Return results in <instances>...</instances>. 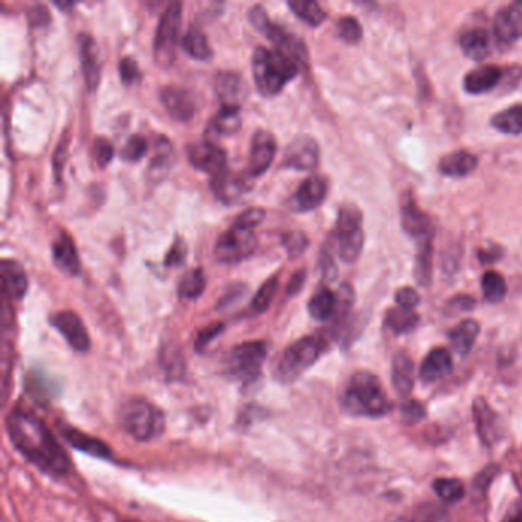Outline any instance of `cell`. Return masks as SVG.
I'll list each match as a JSON object with an SVG mask.
<instances>
[{
  "mask_svg": "<svg viewBox=\"0 0 522 522\" xmlns=\"http://www.w3.org/2000/svg\"><path fill=\"white\" fill-rule=\"evenodd\" d=\"M460 45L464 56L469 57L470 60H475V62L487 59L492 53L490 34L483 28L467 31L461 37Z\"/></svg>",
  "mask_w": 522,
  "mask_h": 522,
  "instance_id": "f1b7e54d",
  "label": "cell"
},
{
  "mask_svg": "<svg viewBox=\"0 0 522 522\" xmlns=\"http://www.w3.org/2000/svg\"><path fill=\"white\" fill-rule=\"evenodd\" d=\"M434 490L446 503H457L466 492L463 481L458 480V478H440V480L435 481Z\"/></svg>",
  "mask_w": 522,
  "mask_h": 522,
  "instance_id": "60d3db41",
  "label": "cell"
},
{
  "mask_svg": "<svg viewBox=\"0 0 522 522\" xmlns=\"http://www.w3.org/2000/svg\"><path fill=\"white\" fill-rule=\"evenodd\" d=\"M66 154H68V137H63L57 144L56 152L53 157V170L56 183H60V178L63 175V166L66 163Z\"/></svg>",
  "mask_w": 522,
  "mask_h": 522,
  "instance_id": "816d5d0a",
  "label": "cell"
},
{
  "mask_svg": "<svg viewBox=\"0 0 522 522\" xmlns=\"http://www.w3.org/2000/svg\"><path fill=\"white\" fill-rule=\"evenodd\" d=\"M181 19H183V7L178 2L167 5L166 10L161 14L154 39V54L158 65H172L173 59H175Z\"/></svg>",
  "mask_w": 522,
  "mask_h": 522,
  "instance_id": "9c48e42d",
  "label": "cell"
},
{
  "mask_svg": "<svg viewBox=\"0 0 522 522\" xmlns=\"http://www.w3.org/2000/svg\"><path fill=\"white\" fill-rule=\"evenodd\" d=\"M210 189L213 195L218 198L221 203L235 204L238 203L242 193L245 192V181L242 178L236 177L229 170L215 175L210 180Z\"/></svg>",
  "mask_w": 522,
  "mask_h": 522,
  "instance_id": "484cf974",
  "label": "cell"
},
{
  "mask_svg": "<svg viewBox=\"0 0 522 522\" xmlns=\"http://www.w3.org/2000/svg\"><path fill=\"white\" fill-rule=\"evenodd\" d=\"M49 323L65 337L68 345L77 353H86L91 348L88 330L83 325L79 314L74 311H59L49 317Z\"/></svg>",
  "mask_w": 522,
  "mask_h": 522,
  "instance_id": "9a60e30c",
  "label": "cell"
},
{
  "mask_svg": "<svg viewBox=\"0 0 522 522\" xmlns=\"http://www.w3.org/2000/svg\"><path fill=\"white\" fill-rule=\"evenodd\" d=\"M265 218V210L261 207H250V209L242 212L241 215L236 218L235 224L244 227V229L255 230L259 224H262Z\"/></svg>",
  "mask_w": 522,
  "mask_h": 522,
  "instance_id": "681fc988",
  "label": "cell"
},
{
  "mask_svg": "<svg viewBox=\"0 0 522 522\" xmlns=\"http://www.w3.org/2000/svg\"><path fill=\"white\" fill-rule=\"evenodd\" d=\"M478 167V158L467 151L452 152L441 158L438 169L449 178H464Z\"/></svg>",
  "mask_w": 522,
  "mask_h": 522,
  "instance_id": "83f0119b",
  "label": "cell"
},
{
  "mask_svg": "<svg viewBox=\"0 0 522 522\" xmlns=\"http://www.w3.org/2000/svg\"><path fill=\"white\" fill-rule=\"evenodd\" d=\"M301 63L279 49L258 46L253 51L252 72L256 88L264 97H275L291 80L296 79Z\"/></svg>",
  "mask_w": 522,
  "mask_h": 522,
  "instance_id": "7a4b0ae2",
  "label": "cell"
},
{
  "mask_svg": "<svg viewBox=\"0 0 522 522\" xmlns=\"http://www.w3.org/2000/svg\"><path fill=\"white\" fill-rule=\"evenodd\" d=\"M385 322L386 327L394 331L395 334H406L415 330L418 322H420V317L414 311L403 310V308L397 307L386 313Z\"/></svg>",
  "mask_w": 522,
  "mask_h": 522,
  "instance_id": "8d00e7d4",
  "label": "cell"
},
{
  "mask_svg": "<svg viewBox=\"0 0 522 522\" xmlns=\"http://www.w3.org/2000/svg\"><path fill=\"white\" fill-rule=\"evenodd\" d=\"M267 360V346L264 342H244L235 346L226 360V376L233 382L248 388L258 382Z\"/></svg>",
  "mask_w": 522,
  "mask_h": 522,
  "instance_id": "8992f818",
  "label": "cell"
},
{
  "mask_svg": "<svg viewBox=\"0 0 522 522\" xmlns=\"http://www.w3.org/2000/svg\"><path fill=\"white\" fill-rule=\"evenodd\" d=\"M79 53L86 88H88V91H95L100 79H102V63H100V51H98L97 43L89 34H80Z\"/></svg>",
  "mask_w": 522,
  "mask_h": 522,
  "instance_id": "ac0fdd59",
  "label": "cell"
},
{
  "mask_svg": "<svg viewBox=\"0 0 522 522\" xmlns=\"http://www.w3.org/2000/svg\"><path fill=\"white\" fill-rule=\"evenodd\" d=\"M181 46L193 59L203 60V62L212 59L213 51L209 39H207V34L196 25L187 28L183 39H181Z\"/></svg>",
  "mask_w": 522,
  "mask_h": 522,
  "instance_id": "1f68e13d",
  "label": "cell"
},
{
  "mask_svg": "<svg viewBox=\"0 0 522 522\" xmlns=\"http://www.w3.org/2000/svg\"><path fill=\"white\" fill-rule=\"evenodd\" d=\"M492 126L501 134H522V105L512 106L496 114L492 118Z\"/></svg>",
  "mask_w": 522,
  "mask_h": 522,
  "instance_id": "e575fe53",
  "label": "cell"
},
{
  "mask_svg": "<svg viewBox=\"0 0 522 522\" xmlns=\"http://www.w3.org/2000/svg\"><path fill=\"white\" fill-rule=\"evenodd\" d=\"M7 431L17 451L43 474L62 478L71 472L68 454L37 415L14 409L7 417Z\"/></svg>",
  "mask_w": 522,
  "mask_h": 522,
  "instance_id": "6da1fadb",
  "label": "cell"
},
{
  "mask_svg": "<svg viewBox=\"0 0 522 522\" xmlns=\"http://www.w3.org/2000/svg\"><path fill=\"white\" fill-rule=\"evenodd\" d=\"M305 279H307V271L304 268L297 270L293 276H291L290 282H288L287 291L290 296L299 293L304 287Z\"/></svg>",
  "mask_w": 522,
  "mask_h": 522,
  "instance_id": "6f0895ef",
  "label": "cell"
},
{
  "mask_svg": "<svg viewBox=\"0 0 522 522\" xmlns=\"http://www.w3.org/2000/svg\"><path fill=\"white\" fill-rule=\"evenodd\" d=\"M187 158L195 169L212 177L227 170V152L212 141H196L187 147Z\"/></svg>",
  "mask_w": 522,
  "mask_h": 522,
  "instance_id": "4fadbf2b",
  "label": "cell"
},
{
  "mask_svg": "<svg viewBox=\"0 0 522 522\" xmlns=\"http://www.w3.org/2000/svg\"><path fill=\"white\" fill-rule=\"evenodd\" d=\"M402 224L405 232L417 242L418 252L432 248L434 226H432L431 218L418 209L412 196H406L403 200Z\"/></svg>",
  "mask_w": 522,
  "mask_h": 522,
  "instance_id": "8fae6325",
  "label": "cell"
},
{
  "mask_svg": "<svg viewBox=\"0 0 522 522\" xmlns=\"http://www.w3.org/2000/svg\"><path fill=\"white\" fill-rule=\"evenodd\" d=\"M222 330H224V325H222V323H215V325H210L206 330L201 331V333L198 334V337H196V350H203L204 346L209 345V343L212 342L219 333H222Z\"/></svg>",
  "mask_w": 522,
  "mask_h": 522,
  "instance_id": "f5cc1de1",
  "label": "cell"
},
{
  "mask_svg": "<svg viewBox=\"0 0 522 522\" xmlns=\"http://www.w3.org/2000/svg\"><path fill=\"white\" fill-rule=\"evenodd\" d=\"M282 244L291 259L301 256L308 248V238L302 232H288L282 236Z\"/></svg>",
  "mask_w": 522,
  "mask_h": 522,
  "instance_id": "f6af8a7d",
  "label": "cell"
},
{
  "mask_svg": "<svg viewBox=\"0 0 522 522\" xmlns=\"http://www.w3.org/2000/svg\"><path fill=\"white\" fill-rule=\"evenodd\" d=\"M118 421L123 431L138 441L154 440L166 429L163 411L144 399L124 402L118 412Z\"/></svg>",
  "mask_w": 522,
  "mask_h": 522,
  "instance_id": "277c9868",
  "label": "cell"
},
{
  "mask_svg": "<svg viewBox=\"0 0 522 522\" xmlns=\"http://www.w3.org/2000/svg\"><path fill=\"white\" fill-rule=\"evenodd\" d=\"M287 5L299 19L304 20L310 27H319L320 23L327 19V13L314 0H290Z\"/></svg>",
  "mask_w": 522,
  "mask_h": 522,
  "instance_id": "d590c367",
  "label": "cell"
},
{
  "mask_svg": "<svg viewBox=\"0 0 522 522\" xmlns=\"http://www.w3.org/2000/svg\"><path fill=\"white\" fill-rule=\"evenodd\" d=\"M215 92L224 108H241L247 98L248 88L238 72L219 71L215 77Z\"/></svg>",
  "mask_w": 522,
  "mask_h": 522,
  "instance_id": "e0dca14e",
  "label": "cell"
},
{
  "mask_svg": "<svg viewBox=\"0 0 522 522\" xmlns=\"http://www.w3.org/2000/svg\"><path fill=\"white\" fill-rule=\"evenodd\" d=\"M146 152V138L141 137V135H131V137L128 138V141L124 143L120 155L124 161H129V163H137V161H140L141 158L146 155Z\"/></svg>",
  "mask_w": 522,
  "mask_h": 522,
  "instance_id": "ee69618b",
  "label": "cell"
},
{
  "mask_svg": "<svg viewBox=\"0 0 522 522\" xmlns=\"http://www.w3.org/2000/svg\"><path fill=\"white\" fill-rule=\"evenodd\" d=\"M320 267H322L323 276H325V278H336V265H334V261L333 259H331L330 255L322 256V261H320Z\"/></svg>",
  "mask_w": 522,
  "mask_h": 522,
  "instance_id": "91938a15",
  "label": "cell"
},
{
  "mask_svg": "<svg viewBox=\"0 0 522 522\" xmlns=\"http://www.w3.org/2000/svg\"><path fill=\"white\" fill-rule=\"evenodd\" d=\"M402 414L406 423H409V425H415L417 421H420L421 418L425 417V409H423V406H421L420 403L409 402L403 406Z\"/></svg>",
  "mask_w": 522,
  "mask_h": 522,
  "instance_id": "11a10c76",
  "label": "cell"
},
{
  "mask_svg": "<svg viewBox=\"0 0 522 522\" xmlns=\"http://www.w3.org/2000/svg\"><path fill=\"white\" fill-rule=\"evenodd\" d=\"M342 405L350 414L371 418L383 417L391 409L380 380L366 371L351 377L342 395Z\"/></svg>",
  "mask_w": 522,
  "mask_h": 522,
  "instance_id": "3957f363",
  "label": "cell"
},
{
  "mask_svg": "<svg viewBox=\"0 0 522 522\" xmlns=\"http://www.w3.org/2000/svg\"><path fill=\"white\" fill-rule=\"evenodd\" d=\"M51 20V16H49V11L46 10L43 5H36V7L31 8L30 10V22L34 27H43L46 23Z\"/></svg>",
  "mask_w": 522,
  "mask_h": 522,
  "instance_id": "9f6ffc18",
  "label": "cell"
},
{
  "mask_svg": "<svg viewBox=\"0 0 522 522\" xmlns=\"http://www.w3.org/2000/svg\"><path fill=\"white\" fill-rule=\"evenodd\" d=\"M241 108L221 106L210 121V131L218 135H233L241 129Z\"/></svg>",
  "mask_w": 522,
  "mask_h": 522,
  "instance_id": "836d02e7",
  "label": "cell"
},
{
  "mask_svg": "<svg viewBox=\"0 0 522 522\" xmlns=\"http://www.w3.org/2000/svg\"><path fill=\"white\" fill-rule=\"evenodd\" d=\"M248 20H250L255 30L264 34L275 45V49H279L282 53L293 57L296 62L301 63V66L307 62L308 51L304 42L299 37L294 36V34L288 33L285 28L279 27L278 23L271 22L270 17L267 16V11H265L262 5H253L248 10Z\"/></svg>",
  "mask_w": 522,
  "mask_h": 522,
  "instance_id": "52a82bcc",
  "label": "cell"
},
{
  "mask_svg": "<svg viewBox=\"0 0 522 522\" xmlns=\"http://www.w3.org/2000/svg\"><path fill=\"white\" fill-rule=\"evenodd\" d=\"M327 192V180L320 175H311L297 187L293 195V209L297 212H311L323 203Z\"/></svg>",
  "mask_w": 522,
  "mask_h": 522,
  "instance_id": "d6986e66",
  "label": "cell"
},
{
  "mask_svg": "<svg viewBox=\"0 0 522 522\" xmlns=\"http://www.w3.org/2000/svg\"><path fill=\"white\" fill-rule=\"evenodd\" d=\"M187 256V245L186 242L181 238L175 239L173 244L170 245L169 252L166 253L164 258V265L167 268H177L186 262Z\"/></svg>",
  "mask_w": 522,
  "mask_h": 522,
  "instance_id": "7dc6e473",
  "label": "cell"
},
{
  "mask_svg": "<svg viewBox=\"0 0 522 522\" xmlns=\"http://www.w3.org/2000/svg\"><path fill=\"white\" fill-rule=\"evenodd\" d=\"M452 371V357L444 348L432 350L420 366V379L425 383H434L446 377Z\"/></svg>",
  "mask_w": 522,
  "mask_h": 522,
  "instance_id": "4316f807",
  "label": "cell"
},
{
  "mask_svg": "<svg viewBox=\"0 0 522 522\" xmlns=\"http://www.w3.org/2000/svg\"><path fill=\"white\" fill-rule=\"evenodd\" d=\"M495 34L504 45L522 37V2L501 8L495 16Z\"/></svg>",
  "mask_w": 522,
  "mask_h": 522,
  "instance_id": "ffe728a7",
  "label": "cell"
},
{
  "mask_svg": "<svg viewBox=\"0 0 522 522\" xmlns=\"http://www.w3.org/2000/svg\"><path fill=\"white\" fill-rule=\"evenodd\" d=\"M337 34L346 43H357L362 39L363 30L359 20L353 16L340 17L336 25Z\"/></svg>",
  "mask_w": 522,
  "mask_h": 522,
  "instance_id": "7bdbcfd3",
  "label": "cell"
},
{
  "mask_svg": "<svg viewBox=\"0 0 522 522\" xmlns=\"http://www.w3.org/2000/svg\"><path fill=\"white\" fill-rule=\"evenodd\" d=\"M95 161L98 167H106L114 158V146L105 137H97L94 141Z\"/></svg>",
  "mask_w": 522,
  "mask_h": 522,
  "instance_id": "c3c4849f",
  "label": "cell"
},
{
  "mask_svg": "<svg viewBox=\"0 0 522 522\" xmlns=\"http://www.w3.org/2000/svg\"><path fill=\"white\" fill-rule=\"evenodd\" d=\"M118 74H120L121 82L126 86L134 85V83L140 82L141 79L138 63L132 57H123L120 60V63H118Z\"/></svg>",
  "mask_w": 522,
  "mask_h": 522,
  "instance_id": "bcb514c9",
  "label": "cell"
},
{
  "mask_svg": "<svg viewBox=\"0 0 522 522\" xmlns=\"http://www.w3.org/2000/svg\"><path fill=\"white\" fill-rule=\"evenodd\" d=\"M258 248L253 230L233 224L230 229L219 236L215 245V256L221 264H238L250 258Z\"/></svg>",
  "mask_w": 522,
  "mask_h": 522,
  "instance_id": "30bf717a",
  "label": "cell"
},
{
  "mask_svg": "<svg viewBox=\"0 0 522 522\" xmlns=\"http://www.w3.org/2000/svg\"><path fill=\"white\" fill-rule=\"evenodd\" d=\"M475 305V299L470 296H457L449 302V308H455V310L467 311L472 310Z\"/></svg>",
  "mask_w": 522,
  "mask_h": 522,
  "instance_id": "680465c9",
  "label": "cell"
},
{
  "mask_svg": "<svg viewBox=\"0 0 522 522\" xmlns=\"http://www.w3.org/2000/svg\"><path fill=\"white\" fill-rule=\"evenodd\" d=\"M481 288H483L486 301L490 304H500L507 294L506 279L496 271L484 273L483 279H481Z\"/></svg>",
  "mask_w": 522,
  "mask_h": 522,
  "instance_id": "f35d334b",
  "label": "cell"
},
{
  "mask_svg": "<svg viewBox=\"0 0 522 522\" xmlns=\"http://www.w3.org/2000/svg\"><path fill=\"white\" fill-rule=\"evenodd\" d=\"M160 100L173 120L184 123L192 120L196 114V97L190 89L175 85L164 86L160 91Z\"/></svg>",
  "mask_w": 522,
  "mask_h": 522,
  "instance_id": "2e32d148",
  "label": "cell"
},
{
  "mask_svg": "<svg viewBox=\"0 0 522 522\" xmlns=\"http://www.w3.org/2000/svg\"><path fill=\"white\" fill-rule=\"evenodd\" d=\"M60 432H62L63 438H65L69 446L83 452V454L89 455V457L102 458V460H112L114 458L111 447L103 443L102 440H98V438L83 434L79 429L69 428V426L60 428Z\"/></svg>",
  "mask_w": 522,
  "mask_h": 522,
  "instance_id": "603a6c76",
  "label": "cell"
},
{
  "mask_svg": "<svg viewBox=\"0 0 522 522\" xmlns=\"http://www.w3.org/2000/svg\"><path fill=\"white\" fill-rule=\"evenodd\" d=\"M504 79L503 69L495 65H483L464 77V89L469 94L480 95L492 91Z\"/></svg>",
  "mask_w": 522,
  "mask_h": 522,
  "instance_id": "d4e9b609",
  "label": "cell"
},
{
  "mask_svg": "<svg viewBox=\"0 0 522 522\" xmlns=\"http://www.w3.org/2000/svg\"><path fill=\"white\" fill-rule=\"evenodd\" d=\"M337 252L343 262H356L362 253L363 235L362 213L357 207L345 206L340 209L336 224Z\"/></svg>",
  "mask_w": 522,
  "mask_h": 522,
  "instance_id": "ba28073f",
  "label": "cell"
},
{
  "mask_svg": "<svg viewBox=\"0 0 522 522\" xmlns=\"http://www.w3.org/2000/svg\"><path fill=\"white\" fill-rule=\"evenodd\" d=\"M0 276H2V288H4L5 296L10 297L13 301H19L27 294V271L23 270L20 262L14 261V259H2Z\"/></svg>",
  "mask_w": 522,
  "mask_h": 522,
  "instance_id": "cb8c5ba5",
  "label": "cell"
},
{
  "mask_svg": "<svg viewBox=\"0 0 522 522\" xmlns=\"http://www.w3.org/2000/svg\"><path fill=\"white\" fill-rule=\"evenodd\" d=\"M327 350V340L322 336H307L296 340L288 346L279 359L275 369V377L279 383L296 382L299 377L310 369Z\"/></svg>",
  "mask_w": 522,
  "mask_h": 522,
  "instance_id": "5b68a950",
  "label": "cell"
},
{
  "mask_svg": "<svg viewBox=\"0 0 522 522\" xmlns=\"http://www.w3.org/2000/svg\"><path fill=\"white\" fill-rule=\"evenodd\" d=\"M276 151H278V144H276L275 135L264 129L256 131L252 137V144H250L248 177H262L275 161Z\"/></svg>",
  "mask_w": 522,
  "mask_h": 522,
  "instance_id": "5bb4252c",
  "label": "cell"
},
{
  "mask_svg": "<svg viewBox=\"0 0 522 522\" xmlns=\"http://www.w3.org/2000/svg\"><path fill=\"white\" fill-rule=\"evenodd\" d=\"M478 334H480V323L474 319H466L449 331V339L460 356H467L477 342Z\"/></svg>",
  "mask_w": 522,
  "mask_h": 522,
  "instance_id": "4dcf8cb0",
  "label": "cell"
},
{
  "mask_svg": "<svg viewBox=\"0 0 522 522\" xmlns=\"http://www.w3.org/2000/svg\"><path fill=\"white\" fill-rule=\"evenodd\" d=\"M245 293H247V287H245L244 284L230 285L229 290L226 291V294H224L221 301H219L218 307L226 308L229 307V305L235 304Z\"/></svg>",
  "mask_w": 522,
  "mask_h": 522,
  "instance_id": "db71d44e",
  "label": "cell"
},
{
  "mask_svg": "<svg viewBox=\"0 0 522 522\" xmlns=\"http://www.w3.org/2000/svg\"><path fill=\"white\" fill-rule=\"evenodd\" d=\"M172 154L173 147L172 144H170V141L167 140L166 137L158 138L155 157L154 160H152L151 167H149V172H151L152 177H154V175L160 177V173H166Z\"/></svg>",
  "mask_w": 522,
  "mask_h": 522,
  "instance_id": "b9f144b4",
  "label": "cell"
},
{
  "mask_svg": "<svg viewBox=\"0 0 522 522\" xmlns=\"http://www.w3.org/2000/svg\"><path fill=\"white\" fill-rule=\"evenodd\" d=\"M319 144L311 135H299L288 143L285 149L284 169L301 170V172H313L319 166Z\"/></svg>",
  "mask_w": 522,
  "mask_h": 522,
  "instance_id": "7c38bea8",
  "label": "cell"
},
{
  "mask_svg": "<svg viewBox=\"0 0 522 522\" xmlns=\"http://www.w3.org/2000/svg\"><path fill=\"white\" fill-rule=\"evenodd\" d=\"M279 279L278 276H271L264 282L253 296L252 308L256 313H265L270 308L271 302L278 293Z\"/></svg>",
  "mask_w": 522,
  "mask_h": 522,
  "instance_id": "ab89813d",
  "label": "cell"
},
{
  "mask_svg": "<svg viewBox=\"0 0 522 522\" xmlns=\"http://www.w3.org/2000/svg\"><path fill=\"white\" fill-rule=\"evenodd\" d=\"M474 418L481 443L490 447L500 440L501 434H503L501 432L500 418H498V415H496V412L493 411L492 406L486 400H475Z\"/></svg>",
  "mask_w": 522,
  "mask_h": 522,
  "instance_id": "7402d4cb",
  "label": "cell"
},
{
  "mask_svg": "<svg viewBox=\"0 0 522 522\" xmlns=\"http://www.w3.org/2000/svg\"><path fill=\"white\" fill-rule=\"evenodd\" d=\"M51 253H53L54 264H56L57 268L63 271L65 275H79L82 264H80L76 244H74V241H72L68 233H57L56 238L53 239V244H51Z\"/></svg>",
  "mask_w": 522,
  "mask_h": 522,
  "instance_id": "44dd1931",
  "label": "cell"
},
{
  "mask_svg": "<svg viewBox=\"0 0 522 522\" xmlns=\"http://www.w3.org/2000/svg\"><path fill=\"white\" fill-rule=\"evenodd\" d=\"M337 296L330 288H320L308 302V313L313 319L328 320L336 316Z\"/></svg>",
  "mask_w": 522,
  "mask_h": 522,
  "instance_id": "d6a6232c",
  "label": "cell"
},
{
  "mask_svg": "<svg viewBox=\"0 0 522 522\" xmlns=\"http://www.w3.org/2000/svg\"><path fill=\"white\" fill-rule=\"evenodd\" d=\"M509 522H522V506L509 518Z\"/></svg>",
  "mask_w": 522,
  "mask_h": 522,
  "instance_id": "94428289",
  "label": "cell"
},
{
  "mask_svg": "<svg viewBox=\"0 0 522 522\" xmlns=\"http://www.w3.org/2000/svg\"><path fill=\"white\" fill-rule=\"evenodd\" d=\"M414 363L406 353H399L392 360V385L403 397L411 395L414 389Z\"/></svg>",
  "mask_w": 522,
  "mask_h": 522,
  "instance_id": "f546056e",
  "label": "cell"
},
{
  "mask_svg": "<svg viewBox=\"0 0 522 522\" xmlns=\"http://www.w3.org/2000/svg\"><path fill=\"white\" fill-rule=\"evenodd\" d=\"M207 281L203 268H192L181 278L178 284V294L183 299H196L206 290Z\"/></svg>",
  "mask_w": 522,
  "mask_h": 522,
  "instance_id": "74e56055",
  "label": "cell"
},
{
  "mask_svg": "<svg viewBox=\"0 0 522 522\" xmlns=\"http://www.w3.org/2000/svg\"><path fill=\"white\" fill-rule=\"evenodd\" d=\"M395 302L403 310L414 311V308L420 304V296L414 288L403 287L395 293Z\"/></svg>",
  "mask_w": 522,
  "mask_h": 522,
  "instance_id": "f907efd6",
  "label": "cell"
}]
</instances>
